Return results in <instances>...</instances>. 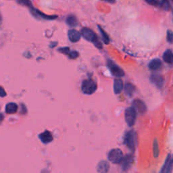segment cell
I'll return each mask as SVG.
<instances>
[{
	"label": "cell",
	"instance_id": "obj_1",
	"mask_svg": "<svg viewBox=\"0 0 173 173\" xmlns=\"http://www.w3.org/2000/svg\"><path fill=\"white\" fill-rule=\"evenodd\" d=\"M81 35L83 37V38H85L86 40H87L88 41L92 42V43L94 44L96 48H97L99 49H102V43H101L100 39H99L98 37L97 36L94 31L91 30L89 28H87V27H83V28L81 29Z\"/></svg>",
	"mask_w": 173,
	"mask_h": 173
},
{
	"label": "cell",
	"instance_id": "obj_2",
	"mask_svg": "<svg viewBox=\"0 0 173 173\" xmlns=\"http://www.w3.org/2000/svg\"><path fill=\"white\" fill-rule=\"evenodd\" d=\"M97 85L95 81L93 79L88 78L84 80L81 86V89L83 92L86 95L93 94L95 91L97 90Z\"/></svg>",
	"mask_w": 173,
	"mask_h": 173
},
{
	"label": "cell",
	"instance_id": "obj_3",
	"mask_svg": "<svg viewBox=\"0 0 173 173\" xmlns=\"http://www.w3.org/2000/svg\"><path fill=\"white\" fill-rule=\"evenodd\" d=\"M124 143L128 149L134 152L136 143H137V134L134 130H130L126 133L124 138Z\"/></svg>",
	"mask_w": 173,
	"mask_h": 173
},
{
	"label": "cell",
	"instance_id": "obj_4",
	"mask_svg": "<svg viewBox=\"0 0 173 173\" xmlns=\"http://www.w3.org/2000/svg\"><path fill=\"white\" fill-rule=\"evenodd\" d=\"M125 120L129 127H133L135 125L136 118H137V113L133 107L128 108L125 110Z\"/></svg>",
	"mask_w": 173,
	"mask_h": 173
},
{
	"label": "cell",
	"instance_id": "obj_5",
	"mask_svg": "<svg viewBox=\"0 0 173 173\" xmlns=\"http://www.w3.org/2000/svg\"><path fill=\"white\" fill-rule=\"evenodd\" d=\"M123 158V154L120 149H113L108 154V160L114 164H120Z\"/></svg>",
	"mask_w": 173,
	"mask_h": 173
},
{
	"label": "cell",
	"instance_id": "obj_6",
	"mask_svg": "<svg viewBox=\"0 0 173 173\" xmlns=\"http://www.w3.org/2000/svg\"><path fill=\"white\" fill-rule=\"evenodd\" d=\"M107 64L108 68H110L111 73H112L114 76L120 77V76H123L125 75V73L124 71L122 70V69L119 67L118 65H117V64L112 60H108L107 62Z\"/></svg>",
	"mask_w": 173,
	"mask_h": 173
},
{
	"label": "cell",
	"instance_id": "obj_7",
	"mask_svg": "<svg viewBox=\"0 0 173 173\" xmlns=\"http://www.w3.org/2000/svg\"><path fill=\"white\" fill-rule=\"evenodd\" d=\"M31 12L33 15L36 17L37 18H41V19H44V20H55L56 18H58V16H54V15H51V16H49L47 15V14L43 13L41 11H39V10L34 8L33 6H32L30 8Z\"/></svg>",
	"mask_w": 173,
	"mask_h": 173
},
{
	"label": "cell",
	"instance_id": "obj_8",
	"mask_svg": "<svg viewBox=\"0 0 173 173\" xmlns=\"http://www.w3.org/2000/svg\"><path fill=\"white\" fill-rule=\"evenodd\" d=\"M133 106L135 110L141 114H144L147 110V106L143 101L140 100H135L133 102Z\"/></svg>",
	"mask_w": 173,
	"mask_h": 173
},
{
	"label": "cell",
	"instance_id": "obj_9",
	"mask_svg": "<svg viewBox=\"0 0 173 173\" xmlns=\"http://www.w3.org/2000/svg\"><path fill=\"white\" fill-rule=\"evenodd\" d=\"M133 157L131 155H126L125 157H123L122 161H121V164H122V169L125 171H127L130 169V166L133 164Z\"/></svg>",
	"mask_w": 173,
	"mask_h": 173
},
{
	"label": "cell",
	"instance_id": "obj_10",
	"mask_svg": "<svg viewBox=\"0 0 173 173\" xmlns=\"http://www.w3.org/2000/svg\"><path fill=\"white\" fill-rule=\"evenodd\" d=\"M172 158L171 155L169 154L160 172L163 173H170L172 172Z\"/></svg>",
	"mask_w": 173,
	"mask_h": 173
},
{
	"label": "cell",
	"instance_id": "obj_11",
	"mask_svg": "<svg viewBox=\"0 0 173 173\" xmlns=\"http://www.w3.org/2000/svg\"><path fill=\"white\" fill-rule=\"evenodd\" d=\"M68 35L70 41L71 42H73V43L78 42L80 40L81 37V33H79V32L78 31H76V29H70V30H69Z\"/></svg>",
	"mask_w": 173,
	"mask_h": 173
},
{
	"label": "cell",
	"instance_id": "obj_12",
	"mask_svg": "<svg viewBox=\"0 0 173 173\" xmlns=\"http://www.w3.org/2000/svg\"><path fill=\"white\" fill-rule=\"evenodd\" d=\"M151 81L155 84V85H156L158 87H162L164 85V78L162 75H151Z\"/></svg>",
	"mask_w": 173,
	"mask_h": 173
},
{
	"label": "cell",
	"instance_id": "obj_13",
	"mask_svg": "<svg viewBox=\"0 0 173 173\" xmlns=\"http://www.w3.org/2000/svg\"><path fill=\"white\" fill-rule=\"evenodd\" d=\"M39 138H40L41 141L45 144L51 142L53 140V136L51 132L48 131V130H45V132L41 133L39 135Z\"/></svg>",
	"mask_w": 173,
	"mask_h": 173
},
{
	"label": "cell",
	"instance_id": "obj_14",
	"mask_svg": "<svg viewBox=\"0 0 173 173\" xmlns=\"http://www.w3.org/2000/svg\"><path fill=\"white\" fill-rule=\"evenodd\" d=\"M162 62L160 59H154L149 64V68L152 70H157L162 67Z\"/></svg>",
	"mask_w": 173,
	"mask_h": 173
},
{
	"label": "cell",
	"instance_id": "obj_15",
	"mask_svg": "<svg viewBox=\"0 0 173 173\" xmlns=\"http://www.w3.org/2000/svg\"><path fill=\"white\" fill-rule=\"evenodd\" d=\"M124 85H123V82L121 79H115L114 83V91L116 94L120 93L122 90L123 89Z\"/></svg>",
	"mask_w": 173,
	"mask_h": 173
},
{
	"label": "cell",
	"instance_id": "obj_16",
	"mask_svg": "<svg viewBox=\"0 0 173 173\" xmlns=\"http://www.w3.org/2000/svg\"><path fill=\"white\" fill-rule=\"evenodd\" d=\"M109 163L106 161H102L97 165V170L99 172H107L109 170Z\"/></svg>",
	"mask_w": 173,
	"mask_h": 173
},
{
	"label": "cell",
	"instance_id": "obj_17",
	"mask_svg": "<svg viewBox=\"0 0 173 173\" xmlns=\"http://www.w3.org/2000/svg\"><path fill=\"white\" fill-rule=\"evenodd\" d=\"M66 23L68 24V26L74 27L78 25V21L75 15H73V14H70V15L68 16L67 18L66 19Z\"/></svg>",
	"mask_w": 173,
	"mask_h": 173
},
{
	"label": "cell",
	"instance_id": "obj_18",
	"mask_svg": "<svg viewBox=\"0 0 173 173\" xmlns=\"http://www.w3.org/2000/svg\"><path fill=\"white\" fill-rule=\"evenodd\" d=\"M163 59L166 62L170 64H172L173 62V54L171 49H167L164 53Z\"/></svg>",
	"mask_w": 173,
	"mask_h": 173
},
{
	"label": "cell",
	"instance_id": "obj_19",
	"mask_svg": "<svg viewBox=\"0 0 173 173\" xmlns=\"http://www.w3.org/2000/svg\"><path fill=\"white\" fill-rule=\"evenodd\" d=\"M158 6L165 11H169L171 10V4H170L169 0H160L159 1Z\"/></svg>",
	"mask_w": 173,
	"mask_h": 173
},
{
	"label": "cell",
	"instance_id": "obj_20",
	"mask_svg": "<svg viewBox=\"0 0 173 173\" xmlns=\"http://www.w3.org/2000/svg\"><path fill=\"white\" fill-rule=\"evenodd\" d=\"M17 110H18V106L15 103H10L7 104L6 107V112L9 114H12L16 112Z\"/></svg>",
	"mask_w": 173,
	"mask_h": 173
},
{
	"label": "cell",
	"instance_id": "obj_21",
	"mask_svg": "<svg viewBox=\"0 0 173 173\" xmlns=\"http://www.w3.org/2000/svg\"><path fill=\"white\" fill-rule=\"evenodd\" d=\"M135 90V86L130 83H127L125 85V91L126 94L128 96H132Z\"/></svg>",
	"mask_w": 173,
	"mask_h": 173
},
{
	"label": "cell",
	"instance_id": "obj_22",
	"mask_svg": "<svg viewBox=\"0 0 173 173\" xmlns=\"http://www.w3.org/2000/svg\"><path fill=\"white\" fill-rule=\"evenodd\" d=\"M98 28H99V30H100V31L101 34H102V36L103 42H104L105 44H109V43H110L109 36L108 35V34L106 33L105 31L103 30L102 27H101V26L98 25Z\"/></svg>",
	"mask_w": 173,
	"mask_h": 173
},
{
	"label": "cell",
	"instance_id": "obj_23",
	"mask_svg": "<svg viewBox=\"0 0 173 173\" xmlns=\"http://www.w3.org/2000/svg\"><path fill=\"white\" fill-rule=\"evenodd\" d=\"M18 1V3L23 5V6H28L29 8L33 6L32 5V3L31 1V0H16Z\"/></svg>",
	"mask_w": 173,
	"mask_h": 173
},
{
	"label": "cell",
	"instance_id": "obj_24",
	"mask_svg": "<svg viewBox=\"0 0 173 173\" xmlns=\"http://www.w3.org/2000/svg\"><path fill=\"white\" fill-rule=\"evenodd\" d=\"M154 155L155 158H158V155H159V147H158L156 139H155L154 142Z\"/></svg>",
	"mask_w": 173,
	"mask_h": 173
},
{
	"label": "cell",
	"instance_id": "obj_25",
	"mask_svg": "<svg viewBox=\"0 0 173 173\" xmlns=\"http://www.w3.org/2000/svg\"><path fill=\"white\" fill-rule=\"evenodd\" d=\"M173 39V33L171 30H168L167 31V41L170 42V43H172Z\"/></svg>",
	"mask_w": 173,
	"mask_h": 173
},
{
	"label": "cell",
	"instance_id": "obj_26",
	"mask_svg": "<svg viewBox=\"0 0 173 173\" xmlns=\"http://www.w3.org/2000/svg\"><path fill=\"white\" fill-rule=\"evenodd\" d=\"M147 4L154 6H158L159 5V0H145Z\"/></svg>",
	"mask_w": 173,
	"mask_h": 173
},
{
	"label": "cell",
	"instance_id": "obj_27",
	"mask_svg": "<svg viewBox=\"0 0 173 173\" xmlns=\"http://www.w3.org/2000/svg\"><path fill=\"white\" fill-rule=\"evenodd\" d=\"M68 55L71 59H75L78 56V53L77 52V51H70Z\"/></svg>",
	"mask_w": 173,
	"mask_h": 173
},
{
	"label": "cell",
	"instance_id": "obj_28",
	"mask_svg": "<svg viewBox=\"0 0 173 173\" xmlns=\"http://www.w3.org/2000/svg\"><path fill=\"white\" fill-rule=\"evenodd\" d=\"M59 51H60L61 53H63V54H68L70 52V49L68 48H60L58 49Z\"/></svg>",
	"mask_w": 173,
	"mask_h": 173
},
{
	"label": "cell",
	"instance_id": "obj_29",
	"mask_svg": "<svg viewBox=\"0 0 173 173\" xmlns=\"http://www.w3.org/2000/svg\"><path fill=\"white\" fill-rule=\"evenodd\" d=\"M6 93L4 89L2 88L1 86H0V97H4V96H6Z\"/></svg>",
	"mask_w": 173,
	"mask_h": 173
},
{
	"label": "cell",
	"instance_id": "obj_30",
	"mask_svg": "<svg viewBox=\"0 0 173 173\" xmlns=\"http://www.w3.org/2000/svg\"><path fill=\"white\" fill-rule=\"evenodd\" d=\"M101 1L108 2V3H110V4H114L116 2V0H101Z\"/></svg>",
	"mask_w": 173,
	"mask_h": 173
},
{
	"label": "cell",
	"instance_id": "obj_31",
	"mask_svg": "<svg viewBox=\"0 0 173 173\" xmlns=\"http://www.w3.org/2000/svg\"><path fill=\"white\" fill-rule=\"evenodd\" d=\"M3 118H4V117L2 115L1 116V117H0V122H1V120H2V119H3Z\"/></svg>",
	"mask_w": 173,
	"mask_h": 173
},
{
	"label": "cell",
	"instance_id": "obj_32",
	"mask_svg": "<svg viewBox=\"0 0 173 173\" xmlns=\"http://www.w3.org/2000/svg\"><path fill=\"white\" fill-rule=\"evenodd\" d=\"M171 1H172V0H171Z\"/></svg>",
	"mask_w": 173,
	"mask_h": 173
}]
</instances>
